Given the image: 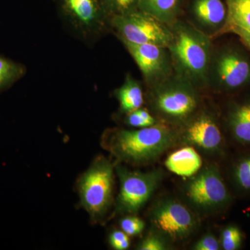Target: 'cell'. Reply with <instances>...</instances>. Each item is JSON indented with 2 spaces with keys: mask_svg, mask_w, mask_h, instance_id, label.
Listing matches in <instances>:
<instances>
[{
  "mask_svg": "<svg viewBox=\"0 0 250 250\" xmlns=\"http://www.w3.org/2000/svg\"><path fill=\"white\" fill-rule=\"evenodd\" d=\"M102 144L118 163L146 166L179 145L178 133L175 126L159 122L137 129L107 130L103 135Z\"/></svg>",
  "mask_w": 250,
  "mask_h": 250,
  "instance_id": "cell-1",
  "label": "cell"
},
{
  "mask_svg": "<svg viewBox=\"0 0 250 250\" xmlns=\"http://www.w3.org/2000/svg\"><path fill=\"white\" fill-rule=\"evenodd\" d=\"M172 39L167 46L174 72L197 88L208 84L211 39L190 23L176 21L170 24Z\"/></svg>",
  "mask_w": 250,
  "mask_h": 250,
  "instance_id": "cell-2",
  "label": "cell"
},
{
  "mask_svg": "<svg viewBox=\"0 0 250 250\" xmlns=\"http://www.w3.org/2000/svg\"><path fill=\"white\" fill-rule=\"evenodd\" d=\"M149 88L148 105L159 121L177 127L200 109V89L176 74Z\"/></svg>",
  "mask_w": 250,
  "mask_h": 250,
  "instance_id": "cell-3",
  "label": "cell"
},
{
  "mask_svg": "<svg viewBox=\"0 0 250 250\" xmlns=\"http://www.w3.org/2000/svg\"><path fill=\"white\" fill-rule=\"evenodd\" d=\"M233 42L213 48L208 84L215 93L233 96L250 90V54Z\"/></svg>",
  "mask_w": 250,
  "mask_h": 250,
  "instance_id": "cell-4",
  "label": "cell"
},
{
  "mask_svg": "<svg viewBox=\"0 0 250 250\" xmlns=\"http://www.w3.org/2000/svg\"><path fill=\"white\" fill-rule=\"evenodd\" d=\"M188 206L197 214L215 215L229 208L232 196L216 164L200 169L184 187Z\"/></svg>",
  "mask_w": 250,
  "mask_h": 250,
  "instance_id": "cell-5",
  "label": "cell"
},
{
  "mask_svg": "<svg viewBox=\"0 0 250 250\" xmlns=\"http://www.w3.org/2000/svg\"><path fill=\"white\" fill-rule=\"evenodd\" d=\"M81 202L94 222L108 213L113 202L114 166L103 156L95 159L77 182Z\"/></svg>",
  "mask_w": 250,
  "mask_h": 250,
  "instance_id": "cell-6",
  "label": "cell"
},
{
  "mask_svg": "<svg viewBox=\"0 0 250 250\" xmlns=\"http://www.w3.org/2000/svg\"><path fill=\"white\" fill-rule=\"evenodd\" d=\"M153 229L169 243L179 244L195 234L200 217L191 207L173 197L156 202L149 212Z\"/></svg>",
  "mask_w": 250,
  "mask_h": 250,
  "instance_id": "cell-7",
  "label": "cell"
},
{
  "mask_svg": "<svg viewBox=\"0 0 250 250\" xmlns=\"http://www.w3.org/2000/svg\"><path fill=\"white\" fill-rule=\"evenodd\" d=\"M120 190L115 205L117 214H136L147 203L161 183L164 174L160 170L143 172L116 166Z\"/></svg>",
  "mask_w": 250,
  "mask_h": 250,
  "instance_id": "cell-8",
  "label": "cell"
},
{
  "mask_svg": "<svg viewBox=\"0 0 250 250\" xmlns=\"http://www.w3.org/2000/svg\"><path fill=\"white\" fill-rule=\"evenodd\" d=\"M109 24L123 42L167 47L172 39L170 25L139 9L113 16Z\"/></svg>",
  "mask_w": 250,
  "mask_h": 250,
  "instance_id": "cell-9",
  "label": "cell"
},
{
  "mask_svg": "<svg viewBox=\"0 0 250 250\" xmlns=\"http://www.w3.org/2000/svg\"><path fill=\"white\" fill-rule=\"evenodd\" d=\"M177 129L179 145L192 146L210 154L221 155L225 153V136L214 113L200 109Z\"/></svg>",
  "mask_w": 250,
  "mask_h": 250,
  "instance_id": "cell-10",
  "label": "cell"
},
{
  "mask_svg": "<svg viewBox=\"0 0 250 250\" xmlns=\"http://www.w3.org/2000/svg\"><path fill=\"white\" fill-rule=\"evenodd\" d=\"M123 42L142 72L148 86L155 85L174 73L167 47L154 44Z\"/></svg>",
  "mask_w": 250,
  "mask_h": 250,
  "instance_id": "cell-11",
  "label": "cell"
},
{
  "mask_svg": "<svg viewBox=\"0 0 250 250\" xmlns=\"http://www.w3.org/2000/svg\"><path fill=\"white\" fill-rule=\"evenodd\" d=\"M67 20L83 35L100 32L109 22L101 0H60Z\"/></svg>",
  "mask_w": 250,
  "mask_h": 250,
  "instance_id": "cell-12",
  "label": "cell"
},
{
  "mask_svg": "<svg viewBox=\"0 0 250 250\" xmlns=\"http://www.w3.org/2000/svg\"><path fill=\"white\" fill-rule=\"evenodd\" d=\"M231 97L223 116L225 129L235 142L250 146V90Z\"/></svg>",
  "mask_w": 250,
  "mask_h": 250,
  "instance_id": "cell-13",
  "label": "cell"
},
{
  "mask_svg": "<svg viewBox=\"0 0 250 250\" xmlns=\"http://www.w3.org/2000/svg\"><path fill=\"white\" fill-rule=\"evenodd\" d=\"M190 14L193 25L207 35H221L228 18L225 0H192Z\"/></svg>",
  "mask_w": 250,
  "mask_h": 250,
  "instance_id": "cell-14",
  "label": "cell"
},
{
  "mask_svg": "<svg viewBox=\"0 0 250 250\" xmlns=\"http://www.w3.org/2000/svg\"><path fill=\"white\" fill-rule=\"evenodd\" d=\"M167 170L183 177H191L202 166V159L195 148L184 146L167 156L165 161Z\"/></svg>",
  "mask_w": 250,
  "mask_h": 250,
  "instance_id": "cell-15",
  "label": "cell"
},
{
  "mask_svg": "<svg viewBox=\"0 0 250 250\" xmlns=\"http://www.w3.org/2000/svg\"><path fill=\"white\" fill-rule=\"evenodd\" d=\"M183 0H139L138 9L166 24H172L182 12Z\"/></svg>",
  "mask_w": 250,
  "mask_h": 250,
  "instance_id": "cell-16",
  "label": "cell"
},
{
  "mask_svg": "<svg viewBox=\"0 0 250 250\" xmlns=\"http://www.w3.org/2000/svg\"><path fill=\"white\" fill-rule=\"evenodd\" d=\"M122 113H127L142 108L145 103L143 88L137 80L128 75L123 84L116 90Z\"/></svg>",
  "mask_w": 250,
  "mask_h": 250,
  "instance_id": "cell-17",
  "label": "cell"
},
{
  "mask_svg": "<svg viewBox=\"0 0 250 250\" xmlns=\"http://www.w3.org/2000/svg\"><path fill=\"white\" fill-rule=\"evenodd\" d=\"M228 18L221 35L233 28L250 32V0H225Z\"/></svg>",
  "mask_w": 250,
  "mask_h": 250,
  "instance_id": "cell-18",
  "label": "cell"
},
{
  "mask_svg": "<svg viewBox=\"0 0 250 250\" xmlns=\"http://www.w3.org/2000/svg\"><path fill=\"white\" fill-rule=\"evenodd\" d=\"M231 179L238 191L250 194V152L241 154L233 162Z\"/></svg>",
  "mask_w": 250,
  "mask_h": 250,
  "instance_id": "cell-19",
  "label": "cell"
},
{
  "mask_svg": "<svg viewBox=\"0 0 250 250\" xmlns=\"http://www.w3.org/2000/svg\"><path fill=\"white\" fill-rule=\"evenodd\" d=\"M24 73L25 67L22 64L0 56V91L14 84Z\"/></svg>",
  "mask_w": 250,
  "mask_h": 250,
  "instance_id": "cell-20",
  "label": "cell"
},
{
  "mask_svg": "<svg viewBox=\"0 0 250 250\" xmlns=\"http://www.w3.org/2000/svg\"><path fill=\"white\" fill-rule=\"evenodd\" d=\"M244 240V235L239 227L235 225H228L222 230L220 234V248L224 250L241 249Z\"/></svg>",
  "mask_w": 250,
  "mask_h": 250,
  "instance_id": "cell-21",
  "label": "cell"
},
{
  "mask_svg": "<svg viewBox=\"0 0 250 250\" xmlns=\"http://www.w3.org/2000/svg\"><path fill=\"white\" fill-rule=\"evenodd\" d=\"M104 9L110 18L128 14L138 9L139 0H101Z\"/></svg>",
  "mask_w": 250,
  "mask_h": 250,
  "instance_id": "cell-22",
  "label": "cell"
},
{
  "mask_svg": "<svg viewBox=\"0 0 250 250\" xmlns=\"http://www.w3.org/2000/svg\"><path fill=\"white\" fill-rule=\"evenodd\" d=\"M126 125L134 128H144L157 124L159 121L147 110L139 108L126 114Z\"/></svg>",
  "mask_w": 250,
  "mask_h": 250,
  "instance_id": "cell-23",
  "label": "cell"
},
{
  "mask_svg": "<svg viewBox=\"0 0 250 250\" xmlns=\"http://www.w3.org/2000/svg\"><path fill=\"white\" fill-rule=\"evenodd\" d=\"M168 243L155 231L149 233L137 246L140 250H165L168 249Z\"/></svg>",
  "mask_w": 250,
  "mask_h": 250,
  "instance_id": "cell-24",
  "label": "cell"
},
{
  "mask_svg": "<svg viewBox=\"0 0 250 250\" xmlns=\"http://www.w3.org/2000/svg\"><path fill=\"white\" fill-rule=\"evenodd\" d=\"M122 231L129 236H135L143 232L146 224L142 219L135 215H128L122 218L120 221Z\"/></svg>",
  "mask_w": 250,
  "mask_h": 250,
  "instance_id": "cell-25",
  "label": "cell"
},
{
  "mask_svg": "<svg viewBox=\"0 0 250 250\" xmlns=\"http://www.w3.org/2000/svg\"><path fill=\"white\" fill-rule=\"evenodd\" d=\"M108 242L112 248L116 250H125L130 246L129 236L123 231L114 230L111 231L108 237Z\"/></svg>",
  "mask_w": 250,
  "mask_h": 250,
  "instance_id": "cell-26",
  "label": "cell"
},
{
  "mask_svg": "<svg viewBox=\"0 0 250 250\" xmlns=\"http://www.w3.org/2000/svg\"><path fill=\"white\" fill-rule=\"evenodd\" d=\"M220 240L212 233L204 235L192 246L195 250H220Z\"/></svg>",
  "mask_w": 250,
  "mask_h": 250,
  "instance_id": "cell-27",
  "label": "cell"
},
{
  "mask_svg": "<svg viewBox=\"0 0 250 250\" xmlns=\"http://www.w3.org/2000/svg\"><path fill=\"white\" fill-rule=\"evenodd\" d=\"M228 33H232L238 36L242 44L250 52V32L249 31L233 28V29H230Z\"/></svg>",
  "mask_w": 250,
  "mask_h": 250,
  "instance_id": "cell-28",
  "label": "cell"
}]
</instances>
